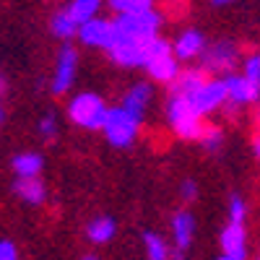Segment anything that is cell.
Wrapping results in <instances>:
<instances>
[{
	"mask_svg": "<svg viewBox=\"0 0 260 260\" xmlns=\"http://www.w3.org/2000/svg\"><path fill=\"white\" fill-rule=\"evenodd\" d=\"M115 39L120 42H138V45H146V42L156 39L159 29L164 24V16L159 11H143V13H125V16H115ZM112 39V42H115Z\"/></svg>",
	"mask_w": 260,
	"mask_h": 260,
	"instance_id": "1",
	"label": "cell"
},
{
	"mask_svg": "<svg viewBox=\"0 0 260 260\" xmlns=\"http://www.w3.org/2000/svg\"><path fill=\"white\" fill-rule=\"evenodd\" d=\"M164 112H167V122L172 127V133H175L180 141H201L206 122L198 112H195V107L190 104L187 96L169 94Z\"/></svg>",
	"mask_w": 260,
	"mask_h": 260,
	"instance_id": "2",
	"label": "cell"
},
{
	"mask_svg": "<svg viewBox=\"0 0 260 260\" xmlns=\"http://www.w3.org/2000/svg\"><path fill=\"white\" fill-rule=\"evenodd\" d=\"M143 71L151 76V81H159V83H172L180 76V60L172 50V42H167L164 37L151 39L148 52H146V62H143Z\"/></svg>",
	"mask_w": 260,
	"mask_h": 260,
	"instance_id": "3",
	"label": "cell"
},
{
	"mask_svg": "<svg viewBox=\"0 0 260 260\" xmlns=\"http://www.w3.org/2000/svg\"><path fill=\"white\" fill-rule=\"evenodd\" d=\"M107 115H110V104L94 91H81L68 102L71 122L83 127V130H102Z\"/></svg>",
	"mask_w": 260,
	"mask_h": 260,
	"instance_id": "4",
	"label": "cell"
},
{
	"mask_svg": "<svg viewBox=\"0 0 260 260\" xmlns=\"http://www.w3.org/2000/svg\"><path fill=\"white\" fill-rule=\"evenodd\" d=\"M141 117L127 112L125 107H110V115L104 120L102 133L112 148H130L141 136Z\"/></svg>",
	"mask_w": 260,
	"mask_h": 260,
	"instance_id": "5",
	"label": "cell"
},
{
	"mask_svg": "<svg viewBox=\"0 0 260 260\" xmlns=\"http://www.w3.org/2000/svg\"><path fill=\"white\" fill-rule=\"evenodd\" d=\"M237 65H240V45L232 39L211 42L201 55V68L208 76H229L237 71Z\"/></svg>",
	"mask_w": 260,
	"mask_h": 260,
	"instance_id": "6",
	"label": "cell"
},
{
	"mask_svg": "<svg viewBox=\"0 0 260 260\" xmlns=\"http://www.w3.org/2000/svg\"><path fill=\"white\" fill-rule=\"evenodd\" d=\"M190 104L195 107V112H198L201 117L206 115H213L226 107V81L221 76H208L201 89H195L190 96Z\"/></svg>",
	"mask_w": 260,
	"mask_h": 260,
	"instance_id": "7",
	"label": "cell"
},
{
	"mask_svg": "<svg viewBox=\"0 0 260 260\" xmlns=\"http://www.w3.org/2000/svg\"><path fill=\"white\" fill-rule=\"evenodd\" d=\"M76 73H78V52L71 45H62L57 57H55V73L50 81V89L55 96L68 94L71 86L76 83Z\"/></svg>",
	"mask_w": 260,
	"mask_h": 260,
	"instance_id": "8",
	"label": "cell"
},
{
	"mask_svg": "<svg viewBox=\"0 0 260 260\" xmlns=\"http://www.w3.org/2000/svg\"><path fill=\"white\" fill-rule=\"evenodd\" d=\"M224 81H226V107L224 110L240 112V110H245V107H250L260 99V91L242 73H229V76H224Z\"/></svg>",
	"mask_w": 260,
	"mask_h": 260,
	"instance_id": "9",
	"label": "cell"
},
{
	"mask_svg": "<svg viewBox=\"0 0 260 260\" xmlns=\"http://www.w3.org/2000/svg\"><path fill=\"white\" fill-rule=\"evenodd\" d=\"M78 39L83 42L86 47H94V50H110L112 45V39H115V24L110 18H91V21H86V24L78 26Z\"/></svg>",
	"mask_w": 260,
	"mask_h": 260,
	"instance_id": "10",
	"label": "cell"
},
{
	"mask_svg": "<svg viewBox=\"0 0 260 260\" xmlns=\"http://www.w3.org/2000/svg\"><path fill=\"white\" fill-rule=\"evenodd\" d=\"M169 240L172 245H175V250H182L187 252L192 240H195V216L192 211L187 208H177L175 213H172V221H169Z\"/></svg>",
	"mask_w": 260,
	"mask_h": 260,
	"instance_id": "11",
	"label": "cell"
},
{
	"mask_svg": "<svg viewBox=\"0 0 260 260\" xmlns=\"http://www.w3.org/2000/svg\"><path fill=\"white\" fill-rule=\"evenodd\" d=\"M208 47V42L203 37V31L198 29H182L175 42H172V50H175L180 62H192V60H201L203 50Z\"/></svg>",
	"mask_w": 260,
	"mask_h": 260,
	"instance_id": "12",
	"label": "cell"
},
{
	"mask_svg": "<svg viewBox=\"0 0 260 260\" xmlns=\"http://www.w3.org/2000/svg\"><path fill=\"white\" fill-rule=\"evenodd\" d=\"M219 245H221L224 255H232L237 260H247V229H245V224L229 221L219 232Z\"/></svg>",
	"mask_w": 260,
	"mask_h": 260,
	"instance_id": "13",
	"label": "cell"
},
{
	"mask_svg": "<svg viewBox=\"0 0 260 260\" xmlns=\"http://www.w3.org/2000/svg\"><path fill=\"white\" fill-rule=\"evenodd\" d=\"M151 102H154V86L146 83V81H138V83H133V86H130V89L122 94L120 107H125L127 112H133L136 117L143 120V115L148 112Z\"/></svg>",
	"mask_w": 260,
	"mask_h": 260,
	"instance_id": "14",
	"label": "cell"
},
{
	"mask_svg": "<svg viewBox=\"0 0 260 260\" xmlns=\"http://www.w3.org/2000/svg\"><path fill=\"white\" fill-rule=\"evenodd\" d=\"M13 192L29 206H39L47 198V187H45V182H42L39 175L37 177H18L13 182Z\"/></svg>",
	"mask_w": 260,
	"mask_h": 260,
	"instance_id": "15",
	"label": "cell"
},
{
	"mask_svg": "<svg viewBox=\"0 0 260 260\" xmlns=\"http://www.w3.org/2000/svg\"><path fill=\"white\" fill-rule=\"evenodd\" d=\"M208 78V73L203 68H182L180 76L169 83V94L177 96H190L195 89H201V83Z\"/></svg>",
	"mask_w": 260,
	"mask_h": 260,
	"instance_id": "16",
	"label": "cell"
},
{
	"mask_svg": "<svg viewBox=\"0 0 260 260\" xmlns=\"http://www.w3.org/2000/svg\"><path fill=\"white\" fill-rule=\"evenodd\" d=\"M117 234V224L112 216H96V219L89 221L86 226V237H89L91 245H107L112 242V237Z\"/></svg>",
	"mask_w": 260,
	"mask_h": 260,
	"instance_id": "17",
	"label": "cell"
},
{
	"mask_svg": "<svg viewBox=\"0 0 260 260\" xmlns=\"http://www.w3.org/2000/svg\"><path fill=\"white\" fill-rule=\"evenodd\" d=\"M143 252H146V260H172L175 245L156 232H143Z\"/></svg>",
	"mask_w": 260,
	"mask_h": 260,
	"instance_id": "18",
	"label": "cell"
},
{
	"mask_svg": "<svg viewBox=\"0 0 260 260\" xmlns=\"http://www.w3.org/2000/svg\"><path fill=\"white\" fill-rule=\"evenodd\" d=\"M11 167L18 177H37L42 172V167H45V159H42L37 151H21V154L13 156Z\"/></svg>",
	"mask_w": 260,
	"mask_h": 260,
	"instance_id": "19",
	"label": "cell"
},
{
	"mask_svg": "<svg viewBox=\"0 0 260 260\" xmlns=\"http://www.w3.org/2000/svg\"><path fill=\"white\" fill-rule=\"evenodd\" d=\"M50 31H52L57 39H62V42L78 37V24H76V18L68 13V8L55 11V16L50 18Z\"/></svg>",
	"mask_w": 260,
	"mask_h": 260,
	"instance_id": "20",
	"label": "cell"
},
{
	"mask_svg": "<svg viewBox=\"0 0 260 260\" xmlns=\"http://www.w3.org/2000/svg\"><path fill=\"white\" fill-rule=\"evenodd\" d=\"M99 8H102V0H71L68 3V13L76 18V24H86L99 16Z\"/></svg>",
	"mask_w": 260,
	"mask_h": 260,
	"instance_id": "21",
	"label": "cell"
},
{
	"mask_svg": "<svg viewBox=\"0 0 260 260\" xmlns=\"http://www.w3.org/2000/svg\"><path fill=\"white\" fill-rule=\"evenodd\" d=\"M198 143H201V148L206 151V154H221V148H224V130L219 125H206Z\"/></svg>",
	"mask_w": 260,
	"mask_h": 260,
	"instance_id": "22",
	"label": "cell"
},
{
	"mask_svg": "<svg viewBox=\"0 0 260 260\" xmlns=\"http://www.w3.org/2000/svg\"><path fill=\"white\" fill-rule=\"evenodd\" d=\"M110 11H115V16H125V13H143L154 8V0H107Z\"/></svg>",
	"mask_w": 260,
	"mask_h": 260,
	"instance_id": "23",
	"label": "cell"
},
{
	"mask_svg": "<svg viewBox=\"0 0 260 260\" xmlns=\"http://www.w3.org/2000/svg\"><path fill=\"white\" fill-rule=\"evenodd\" d=\"M242 76L260 91V50L250 52V55L242 60Z\"/></svg>",
	"mask_w": 260,
	"mask_h": 260,
	"instance_id": "24",
	"label": "cell"
},
{
	"mask_svg": "<svg viewBox=\"0 0 260 260\" xmlns=\"http://www.w3.org/2000/svg\"><path fill=\"white\" fill-rule=\"evenodd\" d=\"M226 213H229V221H237V224H245L247 219V203L242 195H232L229 198V206H226Z\"/></svg>",
	"mask_w": 260,
	"mask_h": 260,
	"instance_id": "25",
	"label": "cell"
},
{
	"mask_svg": "<svg viewBox=\"0 0 260 260\" xmlns=\"http://www.w3.org/2000/svg\"><path fill=\"white\" fill-rule=\"evenodd\" d=\"M37 130H39V136H42V138H47V141H52V138L57 136V117H55L52 112H47L45 117L39 120Z\"/></svg>",
	"mask_w": 260,
	"mask_h": 260,
	"instance_id": "26",
	"label": "cell"
},
{
	"mask_svg": "<svg viewBox=\"0 0 260 260\" xmlns=\"http://www.w3.org/2000/svg\"><path fill=\"white\" fill-rule=\"evenodd\" d=\"M180 198L185 201V203H192V201H198V182L195 180H182L180 182Z\"/></svg>",
	"mask_w": 260,
	"mask_h": 260,
	"instance_id": "27",
	"label": "cell"
},
{
	"mask_svg": "<svg viewBox=\"0 0 260 260\" xmlns=\"http://www.w3.org/2000/svg\"><path fill=\"white\" fill-rule=\"evenodd\" d=\"M0 260H18V250L11 240H0Z\"/></svg>",
	"mask_w": 260,
	"mask_h": 260,
	"instance_id": "28",
	"label": "cell"
},
{
	"mask_svg": "<svg viewBox=\"0 0 260 260\" xmlns=\"http://www.w3.org/2000/svg\"><path fill=\"white\" fill-rule=\"evenodd\" d=\"M252 154H255V159L260 161V127L255 130V136H252Z\"/></svg>",
	"mask_w": 260,
	"mask_h": 260,
	"instance_id": "29",
	"label": "cell"
},
{
	"mask_svg": "<svg viewBox=\"0 0 260 260\" xmlns=\"http://www.w3.org/2000/svg\"><path fill=\"white\" fill-rule=\"evenodd\" d=\"M229 3H234V0H211V6H216V8H224Z\"/></svg>",
	"mask_w": 260,
	"mask_h": 260,
	"instance_id": "30",
	"label": "cell"
},
{
	"mask_svg": "<svg viewBox=\"0 0 260 260\" xmlns=\"http://www.w3.org/2000/svg\"><path fill=\"white\" fill-rule=\"evenodd\" d=\"M6 89H8V81H6L3 76H0V96H3V94H6Z\"/></svg>",
	"mask_w": 260,
	"mask_h": 260,
	"instance_id": "31",
	"label": "cell"
},
{
	"mask_svg": "<svg viewBox=\"0 0 260 260\" xmlns=\"http://www.w3.org/2000/svg\"><path fill=\"white\" fill-rule=\"evenodd\" d=\"M255 125L260 127V104H257V110H255Z\"/></svg>",
	"mask_w": 260,
	"mask_h": 260,
	"instance_id": "32",
	"label": "cell"
},
{
	"mask_svg": "<svg viewBox=\"0 0 260 260\" xmlns=\"http://www.w3.org/2000/svg\"><path fill=\"white\" fill-rule=\"evenodd\" d=\"M216 260H237V257H232V255H224V252H221V255L216 257Z\"/></svg>",
	"mask_w": 260,
	"mask_h": 260,
	"instance_id": "33",
	"label": "cell"
},
{
	"mask_svg": "<svg viewBox=\"0 0 260 260\" xmlns=\"http://www.w3.org/2000/svg\"><path fill=\"white\" fill-rule=\"evenodd\" d=\"M81 260H99V257H94V255H86V257H81Z\"/></svg>",
	"mask_w": 260,
	"mask_h": 260,
	"instance_id": "34",
	"label": "cell"
},
{
	"mask_svg": "<svg viewBox=\"0 0 260 260\" xmlns=\"http://www.w3.org/2000/svg\"><path fill=\"white\" fill-rule=\"evenodd\" d=\"M0 122H3V110H0Z\"/></svg>",
	"mask_w": 260,
	"mask_h": 260,
	"instance_id": "35",
	"label": "cell"
}]
</instances>
